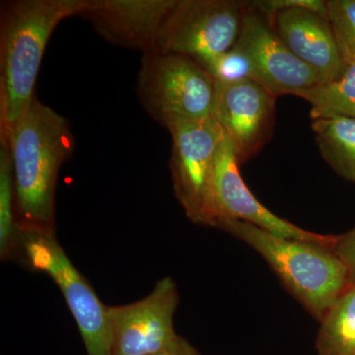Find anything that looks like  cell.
<instances>
[{"label": "cell", "mask_w": 355, "mask_h": 355, "mask_svg": "<svg viewBox=\"0 0 355 355\" xmlns=\"http://www.w3.org/2000/svg\"><path fill=\"white\" fill-rule=\"evenodd\" d=\"M311 119L321 155L340 177L355 182V119L336 114Z\"/></svg>", "instance_id": "14"}, {"label": "cell", "mask_w": 355, "mask_h": 355, "mask_svg": "<svg viewBox=\"0 0 355 355\" xmlns=\"http://www.w3.org/2000/svg\"><path fill=\"white\" fill-rule=\"evenodd\" d=\"M320 322L317 355H355V284L336 299Z\"/></svg>", "instance_id": "16"}, {"label": "cell", "mask_w": 355, "mask_h": 355, "mask_svg": "<svg viewBox=\"0 0 355 355\" xmlns=\"http://www.w3.org/2000/svg\"><path fill=\"white\" fill-rule=\"evenodd\" d=\"M268 21L293 55L314 69L323 83L340 76L342 53L328 16L294 8L279 11Z\"/></svg>", "instance_id": "13"}, {"label": "cell", "mask_w": 355, "mask_h": 355, "mask_svg": "<svg viewBox=\"0 0 355 355\" xmlns=\"http://www.w3.org/2000/svg\"><path fill=\"white\" fill-rule=\"evenodd\" d=\"M234 46L249 62L252 79L275 98L323 83L314 69L289 50L270 21L250 4Z\"/></svg>", "instance_id": "10"}, {"label": "cell", "mask_w": 355, "mask_h": 355, "mask_svg": "<svg viewBox=\"0 0 355 355\" xmlns=\"http://www.w3.org/2000/svg\"><path fill=\"white\" fill-rule=\"evenodd\" d=\"M19 246L15 178L8 139L0 133V257L7 260Z\"/></svg>", "instance_id": "17"}, {"label": "cell", "mask_w": 355, "mask_h": 355, "mask_svg": "<svg viewBox=\"0 0 355 355\" xmlns=\"http://www.w3.org/2000/svg\"><path fill=\"white\" fill-rule=\"evenodd\" d=\"M177 0H88L81 17L107 42L141 51L156 50L166 18Z\"/></svg>", "instance_id": "12"}, {"label": "cell", "mask_w": 355, "mask_h": 355, "mask_svg": "<svg viewBox=\"0 0 355 355\" xmlns=\"http://www.w3.org/2000/svg\"><path fill=\"white\" fill-rule=\"evenodd\" d=\"M327 9L336 40L355 49V0H330Z\"/></svg>", "instance_id": "19"}, {"label": "cell", "mask_w": 355, "mask_h": 355, "mask_svg": "<svg viewBox=\"0 0 355 355\" xmlns=\"http://www.w3.org/2000/svg\"><path fill=\"white\" fill-rule=\"evenodd\" d=\"M338 44L343 60L340 76L295 94L310 103L311 118L336 114L355 119V49L342 42Z\"/></svg>", "instance_id": "15"}, {"label": "cell", "mask_w": 355, "mask_h": 355, "mask_svg": "<svg viewBox=\"0 0 355 355\" xmlns=\"http://www.w3.org/2000/svg\"><path fill=\"white\" fill-rule=\"evenodd\" d=\"M216 81L193 58L142 53L137 93L140 104L166 128L173 123L211 118Z\"/></svg>", "instance_id": "4"}, {"label": "cell", "mask_w": 355, "mask_h": 355, "mask_svg": "<svg viewBox=\"0 0 355 355\" xmlns=\"http://www.w3.org/2000/svg\"><path fill=\"white\" fill-rule=\"evenodd\" d=\"M88 0H13L0 9V132L29 107L44 50L62 21L80 15Z\"/></svg>", "instance_id": "2"}, {"label": "cell", "mask_w": 355, "mask_h": 355, "mask_svg": "<svg viewBox=\"0 0 355 355\" xmlns=\"http://www.w3.org/2000/svg\"><path fill=\"white\" fill-rule=\"evenodd\" d=\"M179 292L172 277L159 280L150 294L128 305L108 306L113 355H153L179 340L174 329Z\"/></svg>", "instance_id": "9"}, {"label": "cell", "mask_w": 355, "mask_h": 355, "mask_svg": "<svg viewBox=\"0 0 355 355\" xmlns=\"http://www.w3.org/2000/svg\"><path fill=\"white\" fill-rule=\"evenodd\" d=\"M217 228L261 254L292 295L319 321L352 286L349 270L335 250L280 237L244 221H223Z\"/></svg>", "instance_id": "3"}, {"label": "cell", "mask_w": 355, "mask_h": 355, "mask_svg": "<svg viewBox=\"0 0 355 355\" xmlns=\"http://www.w3.org/2000/svg\"><path fill=\"white\" fill-rule=\"evenodd\" d=\"M250 6L263 14L270 20L275 14L286 9H309L323 15L328 16L327 1L322 0H261L250 2Z\"/></svg>", "instance_id": "20"}, {"label": "cell", "mask_w": 355, "mask_h": 355, "mask_svg": "<svg viewBox=\"0 0 355 355\" xmlns=\"http://www.w3.org/2000/svg\"><path fill=\"white\" fill-rule=\"evenodd\" d=\"M18 229L53 233L60 168L76 149L69 121L35 96L9 132Z\"/></svg>", "instance_id": "1"}, {"label": "cell", "mask_w": 355, "mask_h": 355, "mask_svg": "<svg viewBox=\"0 0 355 355\" xmlns=\"http://www.w3.org/2000/svg\"><path fill=\"white\" fill-rule=\"evenodd\" d=\"M246 7L235 0H177L155 51L193 58L205 67L233 48Z\"/></svg>", "instance_id": "5"}, {"label": "cell", "mask_w": 355, "mask_h": 355, "mask_svg": "<svg viewBox=\"0 0 355 355\" xmlns=\"http://www.w3.org/2000/svg\"><path fill=\"white\" fill-rule=\"evenodd\" d=\"M275 97L252 79L216 83L212 118L232 142L240 163L256 155L272 137Z\"/></svg>", "instance_id": "11"}, {"label": "cell", "mask_w": 355, "mask_h": 355, "mask_svg": "<svg viewBox=\"0 0 355 355\" xmlns=\"http://www.w3.org/2000/svg\"><path fill=\"white\" fill-rule=\"evenodd\" d=\"M28 265L48 275L67 301L87 355L112 354L108 306L77 270L53 233L25 232L21 239Z\"/></svg>", "instance_id": "6"}, {"label": "cell", "mask_w": 355, "mask_h": 355, "mask_svg": "<svg viewBox=\"0 0 355 355\" xmlns=\"http://www.w3.org/2000/svg\"><path fill=\"white\" fill-rule=\"evenodd\" d=\"M153 355H202L186 338L180 336L176 343L167 349Z\"/></svg>", "instance_id": "22"}, {"label": "cell", "mask_w": 355, "mask_h": 355, "mask_svg": "<svg viewBox=\"0 0 355 355\" xmlns=\"http://www.w3.org/2000/svg\"><path fill=\"white\" fill-rule=\"evenodd\" d=\"M203 67L211 74L216 83H237L244 79H252L249 62L234 46Z\"/></svg>", "instance_id": "18"}, {"label": "cell", "mask_w": 355, "mask_h": 355, "mask_svg": "<svg viewBox=\"0 0 355 355\" xmlns=\"http://www.w3.org/2000/svg\"><path fill=\"white\" fill-rule=\"evenodd\" d=\"M170 171L175 195L187 217L205 225L210 184L225 133L214 118L173 123Z\"/></svg>", "instance_id": "8"}, {"label": "cell", "mask_w": 355, "mask_h": 355, "mask_svg": "<svg viewBox=\"0 0 355 355\" xmlns=\"http://www.w3.org/2000/svg\"><path fill=\"white\" fill-rule=\"evenodd\" d=\"M335 253L347 266L352 284H355V227L345 234L338 235Z\"/></svg>", "instance_id": "21"}, {"label": "cell", "mask_w": 355, "mask_h": 355, "mask_svg": "<svg viewBox=\"0 0 355 355\" xmlns=\"http://www.w3.org/2000/svg\"><path fill=\"white\" fill-rule=\"evenodd\" d=\"M235 147L225 135L217 153L210 184L205 225L244 221L272 234L335 250L338 236L311 232L277 216L254 197L239 172Z\"/></svg>", "instance_id": "7"}]
</instances>
